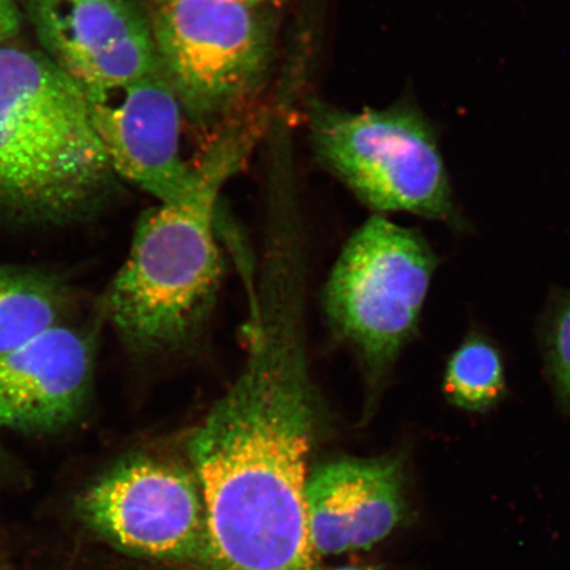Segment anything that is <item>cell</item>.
I'll return each mask as SVG.
<instances>
[{
    "mask_svg": "<svg viewBox=\"0 0 570 570\" xmlns=\"http://www.w3.org/2000/svg\"><path fill=\"white\" fill-rule=\"evenodd\" d=\"M445 391L461 409L491 407L504 391L502 361L495 348L479 338L465 342L449 362Z\"/></svg>",
    "mask_w": 570,
    "mask_h": 570,
    "instance_id": "cell-13",
    "label": "cell"
},
{
    "mask_svg": "<svg viewBox=\"0 0 570 570\" xmlns=\"http://www.w3.org/2000/svg\"><path fill=\"white\" fill-rule=\"evenodd\" d=\"M81 92L117 176L160 204L181 202L195 189L198 169L180 153L184 110L161 69L118 87Z\"/></svg>",
    "mask_w": 570,
    "mask_h": 570,
    "instance_id": "cell-8",
    "label": "cell"
},
{
    "mask_svg": "<svg viewBox=\"0 0 570 570\" xmlns=\"http://www.w3.org/2000/svg\"><path fill=\"white\" fill-rule=\"evenodd\" d=\"M312 138L320 160L368 208L453 217L451 180L436 135L415 107L348 112L317 106Z\"/></svg>",
    "mask_w": 570,
    "mask_h": 570,
    "instance_id": "cell-4",
    "label": "cell"
},
{
    "mask_svg": "<svg viewBox=\"0 0 570 570\" xmlns=\"http://www.w3.org/2000/svg\"><path fill=\"white\" fill-rule=\"evenodd\" d=\"M45 53L68 77L120 42L153 32L149 13L130 0H28Z\"/></svg>",
    "mask_w": 570,
    "mask_h": 570,
    "instance_id": "cell-11",
    "label": "cell"
},
{
    "mask_svg": "<svg viewBox=\"0 0 570 570\" xmlns=\"http://www.w3.org/2000/svg\"><path fill=\"white\" fill-rule=\"evenodd\" d=\"M91 365L88 338L60 324L0 355V428L48 433L73 423L89 394Z\"/></svg>",
    "mask_w": 570,
    "mask_h": 570,
    "instance_id": "cell-10",
    "label": "cell"
},
{
    "mask_svg": "<svg viewBox=\"0 0 570 570\" xmlns=\"http://www.w3.org/2000/svg\"><path fill=\"white\" fill-rule=\"evenodd\" d=\"M253 140L249 128H230L203 156L187 197L142 214L107 298L111 324L135 351L181 345L209 317L224 269L214 238L217 199Z\"/></svg>",
    "mask_w": 570,
    "mask_h": 570,
    "instance_id": "cell-3",
    "label": "cell"
},
{
    "mask_svg": "<svg viewBox=\"0 0 570 570\" xmlns=\"http://www.w3.org/2000/svg\"><path fill=\"white\" fill-rule=\"evenodd\" d=\"M62 295L49 277L0 267V355L59 324Z\"/></svg>",
    "mask_w": 570,
    "mask_h": 570,
    "instance_id": "cell-12",
    "label": "cell"
},
{
    "mask_svg": "<svg viewBox=\"0 0 570 570\" xmlns=\"http://www.w3.org/2000/svg\"><path fill=\"white\" fill-rule=\"evenodd\" d=\"M116 180L80 88L46 53L0 47V220L75 223Z\"/></svg>",
    "mask_w": 570,
    "mask_h": 570,
    "instance_id": "cell-2",
    "label": "cell"
},
{
    "mask_svg": "<svg viewBox=\"0 0 570 570\" xmlns=\"http://www.w3.org/2000/svg\"><path fill=\"white\" fill-rule=\"evenodd\" d=\"M255 323L244 372L188 441L206 570H321L306 508L317 415L302 316L276 306Z\"/></svg>",
    "mask_w": 570,
    "mask_h": 570,
    "instance_id": "cell-1",
    "label": "cell"
},
{
    "mask_svg": "<svg viewBox=\"0 0 570 570\" xmlns=\"http://www.w3.org/2000/svg\"><path fill=\"white\" fill-rule=\"evenodd\" d=\"M332 570H374V569L362 568V567H340V568L332 569Z\"/></svg>",
    "mask_w": 570,
    "mask_h": 570,
    "instance_id": "cell-16",
    "label": "cell"
},
{
    "mask_svg": "<svg viewBox=\"0 0 570 570\" xmlns=\"http://www.w3.org/2000/svg\"><path fill=\"white\" fill-rule=\"evenodd\" d=\"M149 20L163 75L195 122L233 111L267 73L274 28L266 3L155 0Z\"/></svg>",
    "mask_w": 570,
    "mask_h": 570,
    "instance_id": "cell-5",
    "label": "cell"
},
{
    "mask_svg": "<svg viewBox=\"0 0 570 570\" xmlns=\"http://www.w3.org/2000/svg\"><path fill=\"white\" fill-rule=\"evenodd\" d=\"M306 508L318 558L370 550L405 515L402 462L394 458L327 462L309 475Z\"/></svg>",
    "mask_w": 570,
    "mask_h": 570,
    "instance_id": "cell-9",
    "label": "cell"
},
{
    "mask_svg": "<svg viewBox=\"0 0 570 570\" xmlns=\"http://www.w3.org/2000/svg\"><path fill=\"white\" fill-rule=\"evenodd\" d=\"M552 365L561 394L570 403V303L561 309L554 321Z\"/></svg>",
    "mask_w": 570,
    "mask_h": 570,
    "instance_id": "cell-14",
    "label": "cell"
},
{
    "mask_svg": "<svg viewBox=\"0 0 570 570\" xmlns=\"http://www.w3.org/2000/svg\"><path fill=\"white\" fill-rule=\"evenodd\" d=\"M75 511L85 529L120 553L208 567V527L194 469L131 455L97 476Z\"/></svg>",
    "mask_w": 570,
    "mask_h": 570,
    "instance_id": "cell-7",
    "label": "cell"
},
{
    "mask_svg": "<svg viewBox=\"0 0 570 570\" xmlns=\"http://www.w3.org/2000/svg\"><path fill=\"white\" fill-rule=\"evenodd\" d=\"M246 2H254V3H267L268 0H246Z\"/></svg>",
    "mask_w": 570,
    "mask_h": 570,
    "instance_id": "cell-17",
    "label": "cell"
},
{
    "mask_svg": "<svg viewBox=\"0 0 570 570\" xmlns=\"http://www.w3.org/2000/svg\"><path fill=\"white\" fill-rule=\"evenodd\" d=\"M434 267L422 235L380 214L342 249L326 284V315L373 373L387 368L416 330Z\"/></svg>",
    "mask_w": 570,
    "mask_h": 570,
    "instance_id": "cell-6",
    "label": "cell"
},
{
    "mask_svg": "<svg viewBox=\"0 0 570 570\" xmlns=\"http://www.w3.org/2000/svg\"><path fill=\"white\" fill-rule=\"evenodd\" d=\"M21 12L16 0H0V47L10 45L20 32Z\"/></svg>",
    "mask_w": 570,
    "mask_h": 570,
    "instance_id": "cell-15",
    "label": "cell"
}]
</instances>
